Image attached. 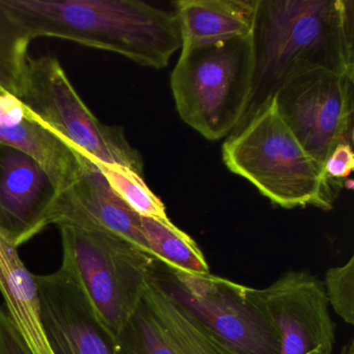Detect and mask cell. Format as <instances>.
<instances>
[{"label": "cell", "mask_w": 354, "mask_h": 354, "mask_svg": "<svg viewBox=\"0 0 354 354\" xmlns=\"http://www.w3.org/2000/svg\"><path fill=\"white\" fill-rule=\"evenodd\" d=\"M252 41V91L239 125L298 76H354V1L258 0Z\"/></svg>", "instance_id": "obj_1"}, {"label": "cell", "mask_w": 354, "mask_h": 354, "mask_svg": "<svg viewBox=\"0 0 354 354\" xmlns=\"http://www.w3.org/2000/svg\"><path fill=\"white\" fill-rule=\"evenodd\" d=\"M30 39L57 38L163 69L182 47L175 13L136 0H0Z\"/></svg>", "instance_id": "obj_2"}, {"label": "cell", "mask_w": 354, "mask_h": 354, "mask_svg": "<svg viewBox=\"0 0 354 354\" xmlns=\"http://www.w3.org/2000/svg\"><path fill=\"white\" fill-rule=\"evenodd\" d=\"M223 159L229 171L281 208L331 210L341 187L298 142L274 97L232 132L223 144Z\"/></svg>", "instance_id": "obj_3"}, {"label": "cell", "mask_w": 354, "mask_h": 354, "mask_svg": "<svg viewBox=\"0 0 354 354\" xmlns=\"http://www.w3.org/2000/svg\"><path fill=\"white\" fill-rule=\"evenodd\" d=\"M252 75V35L181 48L171 75L180 118L207 140L225 138L243 118Z\"/></svg>", "instance_id": "obj_4"}, {"label": "cell", "mask_w": 354, "mask_h": 354, "mask_svg": "<svg viewBox=\"0 0 354 354\" xmlns=\"http://www.w3.org/2000/svg\"><path fill=\"white\" fill-rule=\"evenodd\" d=\"M63 267L118 339L142 299L157 259L119 236L59 225Z\"/></svg>", "instance_id": "obj_5"}, {"label": "cell", "mask_w": 354, "mask_h": 354, "mask_svg": "<svg viewBox=\"0 0 354 354\" xmlns=\"http://www.w3.org/2000/svg\"><path fill=\"white\" fill-rule=\"evenodd\" d=\"M18 98L26 120L38 124L94 163L142 175V158L120 127L103 125L84 104L55 57L28 59Z\"/></svg>", "instance_id": "obj_6"}, {"label": "cell", "mask_w": 354, "mask_h": 354, "mask_svg": "<svg viewBox=\"0 0 354 354\" xmlns=\"http://www.w3.org/2000/svg\"><path fill=\"white\" fill-rule=\"evenodd\" d=\"M154 274L167 292L242 354H279L281 343L250 299V287L211 273L171 268L156 260Z\"/></svg>", "instance_id": "obj_7"}, {"label": "cell", "mask_w": 354, "mask_h": 354, "mask_svg": "<svg viewBox=\"0 0 354 354\" xmlns=\"http://www.w3.org/2000/svg\"><path fill=\"white\" fill-rule=\"evenodd\" d=\"M273 97L281 119L323 167L339 145L353 142L354 76L308 72Z\"/></svg>", "instance_id": "obj_8"}, {"label": "cell", "mask_w": 354, "mask_h": 354, "mask_svg": "<svg viewBox=\"0 0 354 354\" xmlns=\"http://www.w3.org/2000/svg\"><path fill=\"white\" fill-rule=\"evenodd\" d=\"M250 299L279 335V354H333L335 324L324 283L308 271H288Z\"/></svg>", "instance_id": "obj_9"}, {"label": "cell", "mask_w": 354, "mask_h": 354, "mask_svg": "<svg viewBox=\"0 0 354 354\" xmlns=\"http://www.w3.org/2000/svg\"><path fill=\"white\" fill-rule=\"evenodd\" d=\"M118 343L123 354H242L178 302L154 269Z\"/></svg>", "instance_id": "obj_10"}, {"label": "cell", "mask_w": 354, "mask_h": 354, "mask_svg": "<svg viewBox=\"0 0 354 354\" xmlns=\"http://www.w3.org/2000/svg\"><path fill=\"white\" fill-rule=\"evenodd\" d=\"M35 279L43 322L55 354H123L67 270L61 267Z\"/></svg>", "instance_id": "obj_11"}, {"label": "cell", "mask_w": 354, "mask_h": 354, "mask_svg": "<svg viewBox=\"0 0 354 354\" xmlns=\"http://www.w3.org/2000/svg\"><path fill=\"white\" fill-rule=\"evenodd\" d=\"M55 188L22 151L0 145V236L18 246L49 225Z\"/></svg>", "instance_id": "obj_12"}, {"label": "cell", "mask_w": 354, "mask_h": 354, "mask_svg": "<svg viewBox=\"0 0 354 354\" xmlns=\"http://www.w3.org/2000/svg\"><path fill=\"white\" fill-rule=\"evenodd\" d=\"M48 221L49 225H72L113 234L150 254L140 215L115 194L86 157L73 183L55 196Z\"/></svg>", "instance_id": "obj_13"}, {"label": "cell", "mask_w": 354, "mask_h": 354, "mask_svg": "<svg viewBox=\"0 0 354 354\" xmlns=\"http://www.w3.org/2000/svg\"><path fill=\"white\" fill-rule=\"evenodd\" d=\"M0 292L14 326L32 354H55L43 322L35 275L22 262L17 248L0 236Z\"/></svg>", "instance_id": "obj_14"}, {"label": "cell", "mask_w": 354, "mask_h": 354, "mask_svg": "<svg viewBox=\"0 0 354 354\" xmlns=\"http://www.w3.org/2000/svg\"><path fill=\"white\" fill-rule=\"evenodd\" d=\"M181 48L250 36L258 0H178Z\"/></svg>", "instance_id": "obj_15"}, {"label": "cell", "mask_w": 354, "mask_h": 354, "mask_svg": "<svg viewBox=\"0 0 354 354\" xmlns=\"http://www.w3.org/2000/svg\"><path fill=\"white\" fill-rule=\"evenodd\" d=\"M140 223L149 252L159 262L185 272L210 273L198 244L171 221L140 217Z\"/></svg>", "instance_id": "obj_16"}, {"label": "cell", "mask_w": 354, "mask_h": 354, "mask_svg": "<svg viewBox=\"0 0 354 354\" xmlns=\"http://www.w3.org/2000/svg\"><path fill=\"white\" fill-rule=\"evenodd\" d=\"M95 165L111 189L136 214L159 221H171L167 216L165 204L145 183L140 174L122 165Z\"/></svg>", "instance_id": "obj_17"}, {"label": "cell", "mask_w": 354, "mask_h": 354, "mask_svg": "<svg viewBox=\"0 0 354 354\" xmlns=\"http://www.w3.org/2000/svg\"><path fill=\"white\" fill-rule=\"evenodd\" d=\"M325 294L329 306L348 324H354V257L325 273Z\"/></svg>", "instance_id": "obj_18"}, {"label": "cell", "mask_w": 354, "mask_h": 354, "mask_svg": "<svg viewBox=\"0 0 354 354\" xmlns=\"http://www.w3.org/2000/svg\"><path fill=\"white\" fill-rule=\"evenodd\" d=\"M354 169V153L352 145H339L324 163V171L329 179L341 182L349 177Z\"/></svg>", "instance_id": "obj_19"}, {"label": "cell", "mask_w": 354, "mask_h": 354, "mask_svg": "<svg viewBox=\"0 0 354 354\" xmlns=\"http://www.w3.org/2000/svg\"><path fill=\"white\" fill-rule=\"evenodd\" d=\"M0 354H32L3 306H0Z\"/></svg>", "instance_id": "obj_20"}, {"label": "cell", "mask_w": 354, "mask_h": 354, "mask_svg": "<svg viewBox=\"0 0 354 354\" xmlns=\"http://www.w3.org/2000/svg\"><path fill=\"white\" fill-rule=\"evenodd\" d=\"M353 339H350L347 344L343 346L341 350V354H353Z\"/></svg>", "instance_id": "obj_21"}]
</instances>
